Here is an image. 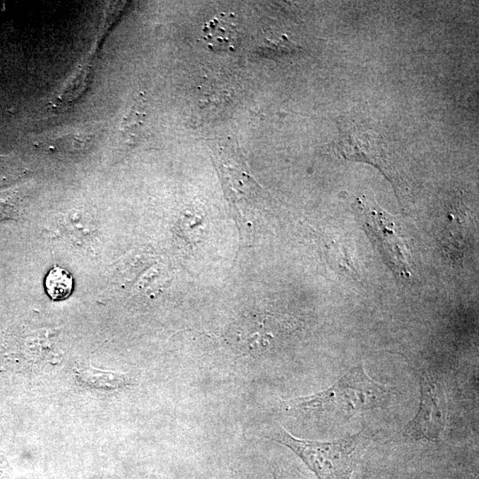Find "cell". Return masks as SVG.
Segmentation results:
<instances>
[{"label": "cell", "instance_id": "cell-5", "mask_svg": "<svg viewBox=\"0 0 479 479\" xmlns=\"http://www.w3.org/2000/svg\"><path fill=\"white\" fill-rule=\"evenodd\" d=\"M213 159L225 194L232 202H247L258 195L261 187L251 176L240 148L232 138L220 141L214 149Z\"/></svg>", "mask_w": 479, "mask_h": 479}, {"label": "cell", "instance_id": "cell-10", "mask_svg": "<svg viewBox=\"0 0 479 479\" xmlns=\"http://www.w3.org/2000/svg\"><path fill=\"white\" fill-rule=\"evenodd\" d=\"M12 193L0 192V220L14 215Z\"/></svg>", "mask_w": 479, "mask_h": 479}, {"label": "cell", "instance_id": "cell-2", "mask_svg": "<svg viewBox=\"0 0 479 479\" xmlns=\"http://www.w3.org/2000/svg\"><path fill=\"white\" fill-rule=\"evenodd\" d=\"M294 452L318 479H351L356 462L367 441L363 431L333 441L301 439L278 428L267 436Z\"/></svg>", "mask_w": 479, "mask_h": 479}, {"label": "cell", "instance_id": "cell-11", "mask_svg": "<svg viewBox=\"0 0 479 479\" xmlns=\"http://www.w3.org/2000/svg\"><path fill=\"white\" fill-rule=\"evenodd\" d=\"M271 474L274 479H304L299 472L276 464L272 466Z\"/></svg>", "mask_w": 479, "mask_h": 479}, {"label": "cell", "instance_id": "cell-9", "mask_svg": "<svg viewBox=\"0 0 479 479\" xmlns=\"http://www.w3.org/2000/svg\"><path fill=\"white\" fill-rule=\"evenodd\" d=\"M44 287L47 295L51 300H65L73 292V276L67 270L55 265L48 271L44 279Z\"/></svg>", "mask_w": 479, "mask_h": 479}, {"label": "cell", "instance_id": "cell-7", "mask_svg": "<svg viewBox=\"0 0 479 479\" xmlns=\"http://www.w3.org/2000/svg\"><path fill=\"white\" fill-rule=\"evenodd\" d=\"M145 106V98L139 94L124 114L120 126V135L125 144L133 145L140 139L146 116Z\"/></svg>", "mask_w": 479, "mask_h": 479}, {"label": "cell", "instance_id": "cell-4", "mask_svg": "<svg viewBox=\"0 0 479 479\" xmlns=\"http://www.w3.org/2000/svg\"><path fill=\"white\" fill-rule=\"evenodd\" d=\"M447 413V400L440 382L423 373L420 377L417 412L402 430L400 438L410 443L438 440L444 431Z\"/></svg>", "mask_w": 479, "mask_h": 479}, {"label": "cell", "instance_id": "cell-1", "mask_svg": "<svg viewBox=\"0 0 479 479\" xmlns=\"http://www.w3.org/2000/svg\"><path fill=\"white\" fill-rule=\"evenodd\" d=\"M393 391L392 386L374 381L359 365L322 391L282 401L280 410L302 424L327 429L360 412L385 406Z\"/></svg>", "mask_w": 479, "mask_h": 479}, {"label": "cell", "instance_id": "cell-3", "mask_svg": "<svg viewBox=\"0 0 479 479\" xmlns=\"http://www.w3.org/2000/svg\"><path fill=\"white\" fill-rule=\"evenodd\" d=\"M357 207L365 216V225L374 238L384 260L393 271L407 278L411 275V255L405 238L398 231L391 216L365 195L357 199Z\"/></svg>", "mask_w": 479, "mask_h": 479}, {"label": "cell", "instance_id": "cell-6", "mask_svg": "<svg viewBox=\"0 0 479 479\" xmlns=\"http://www.w3.org/2000/svg\"><path fill=\"white\" fill-rule=\"evenodd\" d=\"M201 36L213 51H234L239 43L240 32L232 15L221 13L204 25Z\"/></svg>", "mask_w": 479, "mask_h": 479}, {"label": "cell", "instance_id": "cell-8", "mask_svg": "<svg viewBox=\"0 0 479 479\" xmlns=\"http://www.w3.org/2000/svg\"><path fill=\"white\" fill-rule=\"evenodd\" d=\"M77 378L90 387L104 389H117L128 384L127 376L124 373L101 370L90 366L78 373Z\"/></svg>", "mask_w": 479, "mask_h": 479}]
</instances>
